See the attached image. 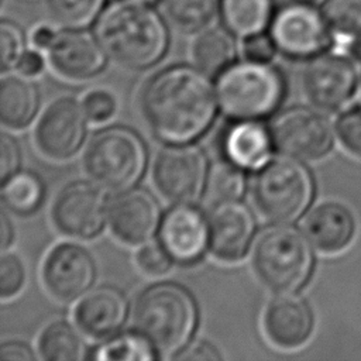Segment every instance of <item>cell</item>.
I'll return each mask as SVG.
<instances>
[{
    "mask_svg": "<svg viewBox=\"0 0 361 361\" xmlns=\"http://www.w3.org/2000/svg\"><path fill=\"white\" fill-rule=\"evenodd\" d=\"M217 90L209 75L190 65H172L141 89L140 109L151 133L166 144L193 142L217 116Z\"/></svg>",
    "mask_w": 361,
    "mask_h": 361,
    "instance_id": "cell-1",
    "label": "cell"
},
{
    "mask_svg": "<svg viewBox=\"0 0 361 361\" xmlns=\"http://www.w3.org/2000/svg\"><path fill=\"white\" fill-rule=\"evenodd\" d=\"M96 38L116 63L144 71L158 63L166 52L168 32L157 13L140 1H120L100 16Z\"/></svg>",
    "mask_w": 361,
    "mask_h": 361,
    "instance_id": "cell-2",
    "label": "cell"
},
{
    "mask_svg": "<svg viewBox=\"0 0 361 361\" xmlns=\"http://www.w3.org/2000/svg\"><path fill=\"white\" fill-rule=\"evenodd\" d=\"M133 323L159 357L175 358L196 333L199 306L186 286L172 281L157 282L137 298Z\"/></svg>",
    "mask_w": 361,
    "mask_h": 361,
    "instance_id": "cell-3",
    "label": "cell"
},
{
    "mask_svg": "<svg viewBox=\"0 0 361 361\" xmlns=\"http://www.w3.org/2000/svg\"><path fill=\"white\" fill-rule=\"evenodd\" d=\"M312 248L305 233L296 227L271 223L254 241L252 271L268 290L295 293L312 275L314 265Z\"/></svg>",
    "mask_w": 361,
    "mask_h": 361,
    "instance_id": "cell-4",
    "label": "cell"
},
{
    "mask_svg": "<svg viewBox=\"0 0 361 361\" xmlns=\"http://www.w3.org/2000/svg\"><path fill=\"white\" fill-rule=\"evenodd\" d=\"M314 183L307 166L282 154L269 158L251 180V199L259 214L274 224H290L309 209Z\"/></svg>",
    "mask_w": 361,
    "mask_h": 361,
    "instance_id": "cell-5",
    "label": "cell"
},
{
    "mask_svg": "<svg viewBox=\"0 0 361 361\" xmlns=\"http://www.w3.org/2000/svg\"><path fill=\"white\" fill-rule=\"evenodd\" d=\"M148 165V147L142 137L126 126H107L96 131L83 152V168L104 190L121 192L138 183Z\"/></svg>",
    "mask_w": 361,
    "mask_h": 361,
    "instance_id": "cell-6",
    "label": "cell"
},
{
    "mask_svg": "<svg viewBox=\"0 0 361 361\" xmlns=\"http://www.w3.org/2000/svg\"><path fill=\"white\" fill-rule=\"evenodd\" d=\"M219 106L231 120H261L278 110L285 79L269 62L245 61L224 69L216 85Z\"/></svg>",
    "mask_w": 361,
    "mask_h": 361,
    "instance_id": "cell-7",
    "label": "cell"
},
{
    "mask_svg": "<svg viewBox=\"0 0 361 361\" xmlns=\"http://www.w3.org/2000/svg\"><path fill=\"white\" fill-rule=\"evenodd\" d=\"M210 165L206 152L195 142L168 144L155 157L152 180L172 203H196L206 195Z\"/></svg>",
    "mask_w": 361,
    "mask_h": 361,
    "instance_id": "cell-8",
    "label": "cell"
},
{
    "mask_svg": "<svg viewBox=\"0 0 361 361\" xmlns=\"http://www.w3.org/2000/svg\"><path fill=\"white\" fill-rule=\"evenodd\" d=\"M307 100L322 111L344 109L361 90V69L348 49L316 55L302 78Z\"/></svg>",
    "mask_w": 361,
    "mask_h": 361,
    "instance_id": "cell-9",
    "label": "cell"
},
{
    "mask_svg": "<svg viewBox=\"0 0 361 361\" xmlns=\"http://www.w3.org/2000/svg\"><path fill=\"white\" fill-rule=\"evenodd\" d=\"M109 203L104 189L97 183L76 179L56 195L51 207V220L66 237L92 240L109 221Z\"/></svg>",
    "mask_w": 361,
    "mask_h": 361,
    "instance_id": "cell-10",
    "label": "cell"
},
{
    "mask_svg": "<svg viewBox=\"0 0 361 361\" xmlns=\"http://www.w3.org/2000/svg\"><path fill=\"white\" fill-rule=\"evenodd\" d=\"M274 147L300 161L324 157L333 145V127L320 111L295 106L278 113L269 127Z\"/></svg>",
    "mask_w": 361,
    "mask_h": 361,
    "instance_id": "cell-11",
    "label": "cell"
},
{
    "mask_svg": "<svg viewBox=\"0 0 361 361\" xmlns=\"http://www.w3.org/2000/svg\"><path fill=\"white\" fill-rule=\"evenodd\" d=\"M87 118L85 106L78 99L62 96L52 100L35 124L37 148L42 155L55 161L73 157L85 142Z\"/></svg>",
    "mask_w": 361,
    "mask_h": 361,
    "instance_id": "cell-12",
    "label": "cell"
},
{
    "mask_svg": "<svg viewBox=\"0 0 361 361\" xmlns=\"http://www.w3.org/2000/svg\"><path fill=\"white\" fill-rule=\"evenodd\" d=\"M271 37L283 55L303 59L322 54L330 45L331 30L312 4L296 1L275 16Z\"/></svg>",
    "mask_w": 361,
    "mask_h": 361,
    "instance_id": "cell-13",
    "label": "cell"
},
{
    "mask_svg": "<svg viewBox=\"0 0 361 361\" xmlns=\"http://www.w3.org/2000/svg\"><path fill=\"white\" fill-rule=\"evenodd\" d=\"M97 268L93 255L80 244L54 245L42 264V282L48 293L59 302L82 298L93 285Z\"/></svg>",
    "mask_w": 361,
    "mask_h": 361,
    "instance_id": "cell-14",
    "label": "cell"
},
{
    "mask_svg": "<svg viewBox=\"0 0 361 361\" xmlns=\"http://www.w3.org/2000/svg\"><path fill=\"white\" fill-rule=\"evenodd\" d=\"M159 200L145 188L133 186L117 192L109 203V227L114 237L128 245H142L159 231Z\"/></svg>",
    "mask_w": 361,
    "mask_h": 361,
    "instance_id": "cell-15",
    "label": "cell"
},
{
    "mask_svg": "<svg viewBox=\"0 0 361 361\" xmlns=\"http://www.w3.org/2000/svg\"><path fill=\"white\" fill-rule=\"evenodd\" d=\"M210 252L223 262L241 261L251 250L257 234L254 212L240 199L213 203L207 214Z\"/></svg>",
    "mask_w": 361,
    "mask_h": 361,
    "instance_id": "cell-16",
    "label": "cell"
},
{
    "mask_svg": "<svg viewBox=\"0 0 361 361\" xmlns=\"http://www.w3.org/2000/svg\"><path fill=\"white\" fill-rule=\"evenodd\" d=\"M158 237L173 262L195 265L210 245L207 216L195 203H175L164 214Z\"/></svg>",
    "mask_w": 361,
    "mask_h": 361,
    "instance_id": "cell-17",
    "label": "cell"
},
{
    "mask_svg": "<svg viewBox=\"0 0 361 361\" xmlns=\"http://www.w3.org/2000/svg\"><path fill=\"white\" fill-rule=\"evenodd\" d=\"M314 319L307 302L295 293H276L262 313L267 340L281 350H295L310 337Z\"/></svg>",
    "mask_w": 361,
    "mask_h": 361,
    "instance_id": "cell-18",
    "label": "cell"
},
{
    "mask_svg": "<svg viewBox=\"0 0 361 361\" xmlns=\"http://www.w3.org/2000/svg\"><path fill=\"white\" fill-rule=\"evenodd\" d=\"M130 303L126 293L111 285L90 288L73 309L78 327L89 337L104 340L117 333L126 324Z\"/></svg>",
    "mask_w": 361,
    "mask_h": 361,
    "instance_id": "cell-19",
    "label": "cell"
},
{
    "mask_svg": "<svg viewBox=\"0 0 361 361\" xmlns=\"http://www.w3.org/2000/svg\"><path fill=\"white\" fill-rule=\"evenodd\" d=\"M106 56L96 37L76 30L56 32L48 48L52 69L71 80H86L99 75L106 65Z\"/></svg>",
    "mask_w": 361,
    "mask_h": 361,
    "instance_id": "cell-20",
    "label": "cell"
},
{
    "mask_svg": "<svg viewBox=\"0 0 361 361\" xmlns=\"http://www.w3.org/2000/svg\"><path fill=\"white\" fill-rule=\"evenodd\" d=\"M303 233L313 248L324 254H334L344 250L351 241L354 220L345 206L323 202L306 214Z\"/></svg>",
    "mask_w": 361,
    "mask_h": 361,
    "instance_id": "cell-21",
    "label": "cell"
},
{
    "mask_svg": "<svg viewBox=\"0 0 361 361\" xmlns=\"http://www.w3.org/2000/svg\"><path fill=\"white\" fill-rule=\"evenodd\" d=\"M224 159L248 171L261 168L269 158L274 147L271 131L258 120H235L221 137Z\"/></svg>",
    "mask_w": 361,
    "mask_h": 361,
    "instance_id": "cell-22",
    "label": "cell"
},
{
    "mask_svg": "<svg viewBox=\"0 0 361 361\" xmlns=\"http://www.w3.org/2000/svg\"><path fill=\"white\" fill-rule=\"evenodd\" d=\"M38 86L23 73L4 75L0 83V120L4 127L21 130L31 124L39 109Z\"/></svg>",
    "mask_w": 361,
    "mask_h": 361,
    "instance_id": "cell-23",
    "label": "cell"
},
{
    "mask_svg": "<svg viewBox=\"0 0 361 361\" xmlns=\"http://www.w3.org/2000/svg\"><path fill=\"white\" fill-rule=\"evenodd\" d=\"M237 48L228 31L209 25L199 31L192 44V59L195 65L209 76L220 75L233 65Z\"/></svg>",
    "mask_w": 361,
    "mask_h": 361,
    "instance_id": "cell-24",
    "label": "cell"
},
{
    "mask_svg": "<svg viewBox=\"0 0 361 361\" xmlns=\"http://www.w3.org/2000/svg\"><path fill=\"white\" fill-rule=\"evenodd\" d=\"M66 320L47 324L38 337V353L47 361H79L89 355L83 336Z\"/></svg>",
    "mask_w": 361,
    "mask_h": 361,
    "instance_id": "cell-25",
    "label": "cell"
},
{
    "mask_svg": "<svg viewBox=\"0 0 361 361\" xmlns=\"http://www.w3.org/2000/svg\"><path fill=\"white\" fill-rule=\"evenodd\" d=\"M44 196V182L35 172L20 169L1 182L3 203L18 216H28L37 212L42 204Z\"/></svg>",
    "mask_w": 361,
    "mask_h": 361,
    "instance_id": "cell-26",
    "label": "cell"
},
{
    "mask_svg": "<svg viewBox=\"0 0 361 361\" xmlns=\"http://www.w3.org/2000/svg\"><path fill=\"white\" fill-rule=\"evenodd\" d=\"M219 6V0H161L166 23L182 32H199L212 25Z\"/></svg>",
    "mask_w": 361,
    "mask_h": 361,
    "instance_id": "cell-27",
    "label": "cell"
},
{
    "mask_svg": "<svg viewBox=\"0 0 361 361\" xmlns=\"http://www.w3.org/2000/svg\"><path fill=\"white\" fill-rule=\"evenodd\" d=\"M158 357L148 338L137 330L104 338L87 355V358L99 361H149Z\"/></svg>",
    "mask_w": 361,
    "mask_h": 361,
    "instance_id": "cell-28",
    "label": "cell"
},
{
    "mask_svg": "<svg viewBox=\"0 0 361 361\" xmlns=\"http://www.w3.org/2000/svg\"><path fill=\"white\" fill-rule=\"evenodd\" d=\"M221 13L227 28L245 38L265 28L271 17V0H223Z\"/></svg>",
    "mask_w": 361,
    "mask_h": 361,
    "instance_id": "cell-29",
    "label": "cell"
},
{
    "mask_svg": "<svg viewBox=\"0 0 361 361\" xmlns=\"http://www.w3.org/2000/svg\"><path fill=\"white\" fill-rule=\"evenodd\" d=\"M324 17L338 48L361 44V0H329Z\"/></svg>",
    "mask_w": 361,
    "mask_h": 361,
    "instance_id": "cell-30",
    "label": "cell"
},
{
    "mask_svg": "<svg viewBox=\"0 0 361 361\" xmlns=\"http://www.w3.org/2000/svg\"><path fill=\"white\" fill-rule=\"evenodd\" d=\"M247 188L245 169L224 159L210 168L206 195L216 203L227 199H240Z\"/></svg>",
    "mask_w": 361,
    "mask_h": 361,
    "instance_id": "cell-31",
    "label": "cell"
},
{
    "mask_svg": "<svg viewBox=\"0 0 361 361\" xmlns=\"http://www.w3.org/2000/svg\"><path fill=\"white\" fill-rule=\"evenodd\" d=\"M102 4L103 0H47V10L58 24L79 28L97 16Z\"/></svg>",
    "mask_w": 361,
    "mask_h": 361,
    "instance_id": "cell-32",
    "label": "cell"
},
{
    "mask_svg": "<svg viewBox=\"0 0 361 361\" xmlns=\"http://www.w3.org/2000/svg\"><path fill=\"white\" fill-rule=\"evenodd\" d=\"M25 267L21 258L13 252H3L0 259V296H16L25 283Z\"/></svg>",
    "mask_w": 361,
    "mask_h": 361,
    "instance_id": "cell-33",
    "label": "cell"
},
{
    "mask_svg": "<svg viewBox=\"0 0 361 361\" xmlns=\"http://www.w3.org/2000/svg\"><path fill=\"white\" fill-rule=\"evenodd\" d=\"M138 268L149 276H161L168 274L173 261L164 245L158 243H145L135 254Z\"/></svg>",
    "mask_w": 361,
    "mask_h": 361,
    "instance_id": "cell-34",
    "label": "cell"
},
{
    "mask_svg": "<svg viewBox=\"0 0 361 361\" xmlns=\"http://www.w3.org/2000/svg\"><path fill=\"white\" fill-rule=\"evenodd\" d=\"M24 39L21 31L11 23H1L0 25V68L6 73L8 69L17 66L24 54Z\"/></svg>",
    "mask_w": 361,
    "mask_h": 361,
    "instance_id": "cell-35",
    "label": "cell"
},
{
    "mask_svg": "<svg viewBox=\"0 0 361 361\" xmlns=\"http://www.w3.org/2000/svg\"><path fill=\"white\" fill-rule=\"evenodd\" d=\"M336 130L343 147L361 158V106L344 111L337 120Z\"/></svg>",
    "mask_w": 361,
    "mask_h": 361,
    "instance_id": "cell-36",
    "label": "cell"
},
{
    "mask_svg": "<svg viewBox=\"0 0 361 361\" xmlns=\"http://www.w3.org/2000/svg\"><path fill=\"white\" fill-rule=\"evenodd\" d=\"M83 106L89 120L97 124L109 121L117 109L114 96L103 89H94L89 92L83 99Z\"/></svg>",
    "mask_w": 361,
    "mask_h": 361,
    "instance_id": "cell-37",
    "label": "cell"
},
{
    "mask_svg": "<svg viewBox=\"0 0 361 361\" xmlns=\"http://www.w3.org/2000/svg\"><path fill=\"white\" fill-rule=\"evenodd\" d=\"M0 180H6L8 176L20 171L21 149L17 140L3 133L0 137Z\"/></svg>",
    "mask_w": 361,
    "mask_h": 361,
    "instance_id": "cell-38",
    "label": "cell"
},
{
    "mask_svg": "<svg viewBox=\"0 0 361 361\" xmlns=\"http://www.w3.org/2000/svg\"><path fill=\"white\" fill-rule=\"evenodd\" d=\"M275 48L276 45L272 37L258 32V34L245 37L243 44V54L248 61L269 62L274 58Z\"/></svg>",
    "mask_w": 361,
    "mask_h": 361,
    "instance_id": "cell-39",
    "label": "cell"
},
{
    "mask_svg": "<svg viewBox=\"0 0 361 361\" xmlns=\"http://www.w3.org/2000/svg\"><path fill=\"white\" fill-rule=\"evenodd\" d=\"M175 358L179 360H221L219 350L206 340L190 341Z\"/></svg>",
    "mask_w": 361,
    "mask_h": 361,
    "instance_id": "cell-40",
    "label": "cell"
},
{
    "mask_svg": "<svg viewBox=\"0 0 361 361\" xmlns=\"http://www.w3.org/2000/svg\"><path fill=\"white\" fill-rule=\"evenodd\" d=\"M35 358L31 347L23 341L10 340L0 345V361H34Z\"/></svg>",
    "mask_w": 361,
    "mask_h": 361,
    "instance_id": "cell-41",
    "label": "cell"
},
{
    "mask_svg": "<svg viewBox=\"0 0 361 361\" xmlns=\"http://www.w3.org/2000/svg\"><path fill=\"white\" fill-rule=\"evenodd\" d=\"M44 58L38 51H25L17 63L20 73L25 76H37L44 71Z\"/></svg>",
    "mask_w": 361,
    "mask_h": 361,
    "instance_id": "cell-42",
    "label": "cell"
},
{
    "mask_svg": "<svg viewBox=\"0 0 361 361\" xmlns=\"http://www.w3.org/2000/svg\"><path fill=\"white\" fill-rule=\"evenodd\" d=\"M55 30L51 28L49 25H38L32 34H31V42L34 45V48L37 49H48L49 45L52 44V41L55 39Z\"/></svg>",
    "mask_w": 361,
    "mask_h": 361,
    "instance_id": "cell-43",
    "label": "cell"
},
{
    "mask_svg": "<svg viewBox=\"0 0 361 361\" xmlns=\"http://www.w3.org/2000/svg\"><path fill=\"white\" fill-rule=\"evenodd\" d=\"M0 234H1V250L6 251L14 238L13 223L6 212H1V216H0Z\"/></svg>",
    "mask_w": 361,
    "mask_h": 361,
    "instance_id": "cell-44",
    "label": "cell"
},
{
    "mask_svg": "<svg viewBox=\"0 0 361 361\" xmlns=\"http://www.w3.org/2000/svg\"><path fill=\"white\" fill-rule=\"evenodd\" d=\"M296 1H300V3H306V4H312V6H316V4H320V3H323L324 0H296Z\"/></svg>",
    "mask_w": 361,
    "mask_h": 361,
    "instance_id": "cell-45",
    "label": "cell"
},
{
    "mask_svg": "<svg viewBox=\"0 0 361 361\" xmlns=\"http://www.w3.org/2000/svg\"><path fill=\"white\" fill-rule=\"evenodd\" d=\"M134 1H140V3H145V1H151V0H134Z\"/></svg>",
    "mask_w": 361,
    "mask_h": 361,
    "instance_id": "cell-46",
    "label": "cell"
}]
</instances>
